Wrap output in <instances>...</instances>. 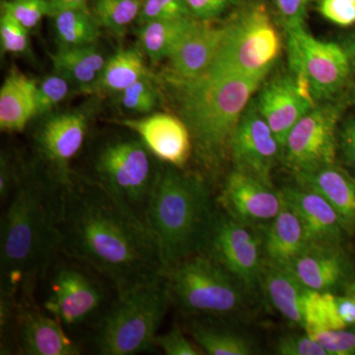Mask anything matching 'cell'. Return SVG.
Returning a JSON list of instances; mask_svg holds the SVG:
<instances>
[{
  "label": "cell",
  "instance_id": "cell-1",
  "mask_svg": "<svg viewBox=\"0 0 355 355\" xmlns=\"http://www.w3.org/2000/svg\"><path fill=\"white\" fill-rule=\"evenodd\" d=\"M58 250L94 268L116 292L164 273L157 244L146 224L76 172L73 182L60 196Z\"/></svg>",
  "mask_w": 355,
  "mask_h": 355
},
{
  "label": "cell",
  "instance_id": "cell-2",
  "mask_svg": "<svg viewBox=\"0 0 355 355\" xmlns=\"http://www.w3.org/2000/svg\"><path fill=\"white\" fill-rule=\"evenodd\" d=\"M62 191L25 159L0 223V297L36 299L40 279L60 252Z\"/></svg>",
  "mask_w": 355,
  "mask_h": 355
},
{
  "label": "cell",
  "instance_id": "cell-3",
  "mask_svg": "<svg viewBox=\"0 0 355 355\" xmlns=\"http://www.w3.org/2000/svg\"><path fill=\"white\" fill-rule=\"evenodd\" d=\"M165 100L184 121L193 154L205 171L216 173L229 158V147L245 109L263 77L203 76L191 80L156 74Z\"/></svg>",
  "mask_w": 355,
  "mask_h": 355
},
{
  "label": "cell",
  "instance_id": "cell-4",
  "mask_svg": "<svg viewBox=\"0 0 355 355\" xmlns=\"http://www.w3.org/2000/svg\"><path fill=\"white\" fill-rule=\"evenodd\" d=\"M202 175L163 163L144 216L164 272L202 253L216 214Z\"/></svg>",
  "mask_w": 355,
  "mask_h": 355
},
{
  "label": "cell",
  "instance_id": "cell-5",
  "mask_svg": "<svg viewBox=\"0 0 355 355\" xmlns=\"http://www.w3.org/2000/svg\"><path fill=\"white\" fill-rule=\"evenodd\" d=\"M128 130L97 135L88 144L83 169L74 172L106 191L144 222L163 163Z\"/></svg>",
  "mask_w": 355,
  "mask_h": 355
},
{
  "label": "cell",
  "instance_id": "cell-6",
  "mask_svg": "<svg viewBox=\"0 0 355 355\" xmlns=\"http://www.w3.org/2000/svg\"><path fill=\"white\" fill-rule=\"evenodd\" d=\"M170 303L164 273L151 282L116 292L86 340L100 355H135L153 350Z\"/></svg>",
  "mask_w": 355,
  "mask_h": 355
},
{
  "label": "cell",
  "instance_id": "cell-7",
  "mask_svg": "<svg viewBox=\"0 0 355 355\" xmlns=\"http://www.w3.org/2000/svg\"><path fill=\"white\" fill-rule=\"evenodd\" d=\"M39 286L42 309L60 322L74 338L77 334L87 338L116 295L106 277L62 252L51 260Z\"/></svg>",
  "mask_w": 355,
  "mask_h": 355
},
{
  "label": "cell",
  "instance_id": "cell-8",
  "mask_svg": "<svg viewBox=\"0 0 355 355\" xmlns=\"http://www.w3.org/2000/svg\"><path fill=\"white\" fill-rule=\"evenodd\" d=\"M223 26L220 44L203 76L266 78L282 51L279 33L266 6L245 7Z\"/></svg>",
  "mask_w": 355,
  "mask_h": 355
},
{
  "label": "cell",
  "instance_id": "cell-9",
  "mask_svg": "<svg viewBox=\"0 0 355 355\" xmlns=\"http://www.w3.org/2000/svg\"><path fill=\"white\" fill-rule=\"evenodd\" d=\"M164 275L171 302L193 317H226L241 309L244 287L209 254L189 257Z\"/></svg>",
  "mask_w": 355,
  "mask_h": 355
},
{
  "label": "cell",
  "instance_id": "cell-10",
  "mask_svg": "<svg viewBox=\"0 0 355 355\" xmlns=\"http://www.w3.org/2000/svg\"><path fill=\"white\" fill-rule=\"evenodd\" d=\"M100 96L77 108L53 112L39 120L32 133V161L60 191L74 179L72 163L83 150L89 128L99 111Z\"/></svg>",
  "mask_w": 355,
  "mask_h": 355
},
{
  "label": "cell",
  "instance_id": "cell-11",
  "mask_svg": "<svg viewBox=\"0 0 355 355\" xmlns=\"http://www.w3.org/2000/svg\"><path fill=\"white\" fill-rule=\"evenodd\" d=\"M286 32L291 73L309 91L315 102L318 104L347 95L354 71L340 43L314 38L304 25Z\"/></svg>",
  "mask_w": 355,
  "mask_h": 355
},
{
  "label": "cell",
  "instance_id": "cell-12",
  "mask_svg": "<svg viewBox=\"0 0 355 355\" xmlns=\"http://www.w3.org/2000/svg\"><path fill=\"white\" fill-rule=\"evenodd\" d=\"M349 94L318 103L287 135L282 160L294 175L335 164L338 150V123L350 104Z\"/></svg>",
  "mask_w": 355,
  "mask_h": 355
},
{
  "label": "cell",
  "instance_id": "cell-13",
  "mask_svg": "<svg viewBox=\"0 0 355 355\" xmlns=\"http://www.w3.org/2000/svg\"><path fill=\"white\" fill-rule=\"evenodd\" d=\"M202 253L218 261L247 291L260 286L263 238L246 224L217 209Z\"/></svg>",
  "mask_w": 355,
  "mask_h": 355
},
{
  "label": "cell",
  "instance_id": "cell-14",
  "mask_svg": "<svg viewBox=\"0 0 355 355\" xmlns=\"http://www.w3.org/2000/svg\"><path fill=\"white\" fill-rule=\"evenodd\" d=\"M233 170L272 186V171L282 159V146L254 99L245 109L229 147Z\"/></svg>",
  "mask_w": 355,
  "mask_h": 355
},
{
  "label": "cell",
  "instance_id": "cell-15",
  "mask_svg": "<svg viewBox=\"0 0 355 355\" xmlns=\"http://www.w3.org/2000/svg\"><path fill=\"white\" fill-rule=\"evenodd\" d=\"M13 345L23 355H79L81 345L36 300L18 302Z\"/></svg>",
  "mask_w": 355,
  "mask_h": 355
},
{
  "label": "cell",
  "instance_id": "cell-16",
  "mask_svg": "<svg viewBox=\"0 0 355 355\" xmlns=\"http://www.w3.org/2000/svg\"><path fill=\"white\" fill-rule=\"evenodd\" d=\"M110 123L135 132L158 160L184 169L193 154L188 128L176 114L153 113Z\"/></svg>",
  "mask_w": 355,
  "mask_h": 355
},
{
  "label": "cell",
  "instance_id": "cell-17",
  "mask_svg": "<svg viewBox=\"0 0 355 355\" xmlns=\"http://www.w3.org/2000/svg\"><path fill=\"white\" fill-rule=\"evenodd\" d=\"M254 101L279 140L282 153L292 128L317 105L309 91L291 72L263 83Z\"/></svg>",
  "mask_w": 355,
  "mask_h": 355
},
{
  "label": "cell",
  "instance_id": "cell-18",
  "mask_svg": "<svg viewBox=\"0 0 355 355\" xmlns=\"http://www.w3.org/2000/svg\"><path fill=\"white\" fill-rule=\"evenodd\" d=\"M221 209L248 226L270 223L282 205L280 191L256 178L233 170L218 198Z\"/></svg>",
  "mask_w": 355,
  "mask_h": 355
},
{
  "label": "cell",
  "instance_id": "cell-19",
  "mask_svg": "<svg viewBox=\"0 0 355 355\" xmlns=\"http://www.w3.org/2000/svg\"><path fill=\"white\" fill-rule=\"evenodd\" d=\"M223 31V25L196 19L178 41L161 71L184 80L200 78L209 69Z\"/></svg>",
  "mask_w": 355,
  "mask_h": 355
},
{
  "label": "cell",
  "instance_id": "cell-20",
  "mask_svg": "<svg viewBox=\"0 0 355 355\" xmlns=\"http://www.w3.org/2000/svg\"><path fill=\"white\" fill-rule=\"evenodd\" d=\"M307 288L327 292L349 279L350 263L340 245L309 243L286 266Z\"/></svg>",
  "mask_w": 355,
  "mask_h": 355
},
{
  "label": "cell",
  "instance_id": "cell-21",
  "mask_svg": "<svg viewBox=\"0 0 355 355\" xmlns=\"http://www.w3.org/2000/svg\"><path fill=\"white\" fill-rule=\"evenodd\" d=\"M280 193L300 219L308 242L340 245L347 232L336 210L321 195L299 184L286 187Z\"/></svg>",
  "mask_w": 355,
  "mask_h": 355
},
{
  "label": "cell",
  "instance_id": "cell-22",
  "mask_svg": "<svg viewBox=\"0 0 355 355\" xmlns=\"http://www.w3.org/2000/svg\"><path fill=\"white\" fill-rule=\"evenodd\" d=\"M294 176L299 186L316 191L330 203L345 232H355V177L336 163Z\"/></svg>",
  "mask_w": 355,
  "mask_h": 355
},
{
  "label": "cell",
  "instance_id": "cell-23",
  "mask_svg": "<svg viewBox=\"0 0 355 355\" xmlns=\"http://www.w3.org/2000/svg\"><path fill=\"white\" fill-rule=\"evenodd\" d=\"M260 287L270 304L282 316L303 328L306 300L311 289L307 288L288 268L265 258Z\"/></svg>",
  "mask_w": 355,
  "mask_h": 355
},
{
  "label": "cell",
  "instance_id": "cell-24",
  "mask_svg": "<svg viewBox=\"0 0 355 355\" xmlns=\"http://www.w3.org/2000/svg\"><path fill=\"white\" fill-rule=\"evenodd\" d=\"M37 81L12 67L0 88V128L22 132L36 114Z\"/></svg>",
  "mask_w": 355,
  "mask_h": 355
},
{
  "label": "cell",
  "instance_id": "cell-25",
  "mask_svg": "<svg viewBox=\"0 0 355 355\" xmlns=\"http://www.w3.org/2000/svg\"><path fill=\"white\" fill-rule=\"evenodd\" d=\"M110 57V55H109ZM109 57L99 44L58 50L51 53L55 71L62 74L76 86L80 94L96 96L105 65Z\"/></svg>",
  "mask_w": 355,
  "mask_h": 355
},
{
  "label": "cell",
  "instance_id": "cell-26",
  "mask_svg": "<svg viewBox=\"0 0 355 355\" xmlns=\"http://www.w3.org/2000/svg\"><path fill=\"white\" fill-rule=\"evenodd\" d=\"M308 244L300 219L282 198V209L266 228L263 238L266 259L288 266Z\"/></svg>",
  "mask_w": 355,
  "mask_h": 355
},
{
  "label": "cell",
  "instance_id": "cell-27",
  "mask_svg": "<svg viewBox=\"0 0 355 355\" xmlns=\"http://www.w3.org/2000/svg\"><path fill=\"white\" fill-rule=\"evenodd\" d=\"M144 57L139 46L121 49L110 55L96 96L114 97L140 79L153 76L154 72L147 67Z\"/></svg>",
  "mask_w": 355,
  "mask_h": 355
},
{
  "label": "cell",
  "instance_id": "cell-28",
  "mask_svg": "<svg viewBox=\"0 0 355 355\" xmlns=\"http://www.w3.org/2000/svg\"><path fill=\"white\" fill-rule=\"evenodd\" d=\"M189 334L202 354L209 355H252L258 354L257 343L249 336L221 328L202 319H193Z\"/></svg>",
  "mask_w": 355,
  "mask_h": 355
},
{
  "label": "cell",
  "instance_id": "cell-29",
  "mask_svg": "<svg viewBox=\"0 0 355 355\" xmlns=\"http://www.w3.org/2000/svg\"><path fill=\"white\" fill-rule=\"evenodd\" d=\"M195 18L179 20L151 21L139 25L135 34L140 50L153 67L167 60L178 41L193 24Z\"/></svg>",
  "mask_w": 355,
  "mask_h": 355
},
{
  "label": "cell",
  "instance_id": "cell-30",
  "mask_svg": "<svg viewBox=\"0 0 355 355\" xmlns=\"http://www.w3.org/2000/svg\"><path fill=\"white\" fill-rule=\"evenodd\" d=\"M58 50L98 44L101 27L90 10L69 9L51 17Z\"/></svg>",
  "mask_w": 355,
  "mask_h": 355
},
{
  "label": "cell",
  "instance_id": "cell-31",
  "mask_svg": "<svg viewBox=\"0 0 355 355\" xmlns=\"http://www.w3.org/2000/svg\"><path fill=\"white\" fill-rule=\"evenodd\" d=\"M142 0H90L89 8L100 27L116 39H123L137 23Z\"/></svg>",
  "mask_w": 355,
  "mask_h": 355
},
{
  "label": "cell",
  "instance_id": "cell-32",
  "mask_svg": "<svg viewBox=\"0 0 355 355\" xmlns=\"http://www.w3.org/2000/svg\"><path fill=\"white\" fill-rule=\"evenodd\" d=\"M114 97L119 109L137 116L155 113L164 103V96L155 73L140 79Z\"/></svg>",
  "mask_w": 355,
  "mask_h": 355
},
{
  "label": "cell",
  "instance_id": "cell-33",
  "mask_svg": "<svg viewBox=\"0 0 355 355\" xmlns=\"http://www.w3.org/2000/svg\"><path fill=\"white\" fill-rule=\"evenodd\" d=\"M345 328L336 307V295L330 291H310L304 311L305 333Z\"/></svg>",
  "mask_w": 355,
  "mask_h": 355
},
{
  "label": "cell",
  "instance_id": "cell-34",
  "mask_svg": "<svg viewBox=\"0 0 355 355\" xmlns=\"http://www.w3.org/2000/svg\"><path fill=\"white\" fill-rule=\"evenodd\" d=\"M76 86L67 77L53 70L37 83L35 120L53 113L58 105L70 97Z\"/></svg>",
  "mask_w": 355,
  "mask_h": 355
},
{
  "label": "cell",
  "instance_id": "cell-35",
  "mask_svg": "<svg viewBox=\"0 0 355 355\" xmlns=\"http://www.w3.org/2000/svg\"><path fill=\"white\" fill-rule=\"evenodd\" d=\"M30 31L20 24L12 16L2 12L0 17V48L1 55H24L32 57L31 40Z\"/></svg>",
  "mask_w": 355,
  "mask_h": 355
},
{
  "label": "cell",
  "instance_id": "cell-36",
  "mask_svg": "<svg viewBox=\"0 0 355 355\" xmlns=\"http://www.w3.org/2000/svg\"><path fill=\"white\" fill-rule=\"evenodd\" d=\"M1 11L12 16L29 31L38 28L44 17H50L46 0H3Z\"/></svg>",
  "mask_w": 355,
  "mask_h": 355
},
{
  "label": "cell",
  "instance_id": "cell-37",
  "mask_svg": "<svg viewBox=\"0 0 355 355\" xmlns=\"http://www.w3.org/2000/svg\"><path fill=\"white\" fill-rule=\"evenodd\" d=\"M193 18L184 0H142L137 26L151 21Z\"/></svg>",
  "mask_w": 355,
  "mask_h": 355
},
{
  "label": "cell",
  "instance_id": "cell-38",
  "mask_svg": "<svg viewBox=\"0 0 355 355\" xmlns=\"http://www.w3.org/2000/svg\"><path fill=\"white\" fill-rule=\"evenodd\" d=\"M328 355H355V327L308 334Z\"/></svg>",
  "mask_w": 355,
  "mask_h": 355
},
{
  "label": "cell",
  "instance_id": "cell-39",
  "mask_svg": "<svg viewBox=\"0 0 355 355\" xmlns=\"http://www.w3.org/2000/svg\"><path fill=\"white\" fill-rule=\"evenodd\" d=\"M25 158L4 150L0 155V200L6 203L19 182Z\"/></svg>",
  "mask_w": 355,
  "mask_h": 355
},
{
  "label": "cell",
  "instance_id": "cell-40",
  "mask_svg": "<svg viewBox=\"0 0 355 355\" xmlns=\"http://www.w3.org/2000/svg\"><path fill=\"white\" fill-rule=\"evenodd\" d=\"M154 345L167 355H198L202 352L197 345L191 342L183 329L179 324H174L171 330L162 335L156 336Z\"/></svg>",
  "mask_w": 355,
  "mask_h": 355
},
{
  "label": "cell",
  "instance_id": "cell-41",
  "mask_svg": "<svg viewBox=\"0 0 355 355\" xmlns=\"http://www.w3.org/2000/svg\"><path fill=\"white\" fill-rule=\"evenodd\" d=\"M275 350L279 355H328L324 347L307 333L280 336Z\"/></svg>",
  "mask_w": 355,
  "mask_h": 355
},
{
  "label": "cell",
  "instance_id": "cell-42",
  "mask_svg": "<svg viewBox=\"0 0 355 355\" xmlns=\"http://www.w3.org/2000/svg\"><path fill=\"white\" fill-rule=\"evenodd\" d=\"M319 10L327 20L340 27L355 24V0H322Z\"/></svg>",
  "mask_w": 355,
  "mask_h": 355
},
{
  "label": "cell",
  "instance_id": "cell-43",
  "mask_svg": "<svg viewBox=\"0 0 355 355\" xmlns=\"http://www.w3.org/2000/svg\"><path fill=\"white\" fill-rule=\"evenodd\" d=\"M237 0H184L191 17L200 21H211L233 6Z\"/></svg>",
  "mask_w": 355,
  "mask_h": 355
},
{
  "label": "cell",
  "instance_id": "cell-44",
  "mask_svg": "<svg viewBox=\"0 0 355 355\" xmlns=\"http://www.w3.org/2000/svg\"><path fill=\"white\" fill-rule=\"evenodd\" d=\"M311 0H275L284 30L304 25L308 4Z\"/></svg>",
  "mask_w": 355,
  "mask_h": 355
},
{
  "label": "cell",
  "instance_id": "cell-45",
  "mask_svg": "<svg viewBox=\"0 0 355 355\" xmlns=\"http://www.w3.org/2000/svg\"><path fill=\"white\" fill-rule=\"evenodd\" d=\"M338 149L345 164L355 169V114L343 120L338 130Z\"/></svg>",
  "mask_w": 355,
  "mask_h": 355
},
{
  "label": "cell",
  "instance_id": "cell-46",
  "mask_svg": "<svg viewBox=\"0 0 355 355\" xmlns=\"http://www.w3.org/2000/svg\"><path fill=\"white\" fill-rule=\"evenodd\" d=\"M338 315L345 328L355 327V299L352 296H336Z\"/></svg>",
  "mask_w": 355,
  "mask_h": 355
},
{
  "label": "cell",
  "instance_id": "cell-47",
  "mask_svg": "<svg viewBox=\"0 0 355 355\" xmlns=\"http://www.w3.org/2000/svg\"><path fill=\"white\" fill-rule=\"evenodd\" d=\"M89 1L90 0H46L50 9V17L62 11L69 10V9H85L89 8Z\"/></svg>",
  "mask_w": 355,
  "mask_h": 355
},
{
  "label": "cell",
  "instance_id": "cell-48",
  "mask_svg": "<svg viewBox=\"0 0 355 355\" xmlns=\"http://www.w3.org/2000/svg\"><path fill=\"white\" fill-rule=\"evenodd\" d=\"M340 44L347 53L352 71L355 73V30L345 35L340 42Z\"/></svg>",
  "mask_w": 355,
  "mask_h": 355
},
{
  "label": "cell",
  "instance_id": "cell-49",
  "mask_svg": "<svg viewBox=\"0 0 355 355\" xmlns=\"http://www.w3.org/2000/svg\"><path fill=\"white\" fill-rule=\"evenodd\" d=\"M347 294L355 299V282H352V284L349 286V289H347Z\"/></svg>",
  "mask_w": 355,
  "mask_h": 355
}]
</instances>
